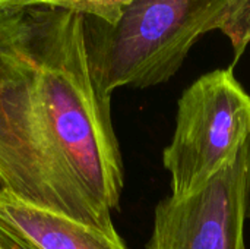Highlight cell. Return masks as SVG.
<instances>
[{
  "label": "cell",
  "instance_id": "5",
  "mask_svg": "<svg viewBox=\"0 0 250 249\" xmlns=\"http://www.w3.org/2000/svg\"><path fill=\"white\" fill-rule=\"evenodd\" d=\"M0 227L34 249H127L116 229L51 213L0 189Z\"/></svg>",
  "mask_w": 250,
  "mask_h": 249
},
{
  "label": "cell",
  "instance_id": "7",
  "mask_svg": "<svg viewBox=\"0 0 250 249\" xmlns=\"http://www.w3.org/2000/svg\"><path fill=\"white\" fill-rule=\"evenodd\" d=\"M220 31L233 47V68L250 44V0H229Z\"/></svg>",
  "mask_w": 250,
  "mask_h": 249
},
{
  "label": "cell",
  "instance_id": "10",
  "mask_svg": "<svg viewBox=\"0 0 250 249\" xmlns=\"http://www.w3.org/2000/svg\"><path fill=\"white\" fill-rule=\"evenodd\" d=\"M0 245L3 247V249H34L28 244H25L23 241L3 230L1 227H0Z\"/></svg>",
  "mask_w": 250,
  "mask_h": 249
},
{
  "label": "cell",
  "instance_id": "1",
  "mask_svg": "<svg viewBox=\"0 0 250 249\" xmlns=\"http://www.w3.org/2000/svg\"><path fill=\"white\" fill-rule=\"evenodd\" d=\"M32 59L0 85V185L34 207L114 229L125 186L111 98L91 73L85 16L28 7Z\"/></svg>",
  "mask_w": 250,
  "mask_h": 249
},
{
  "label": "cell",
  "instance_id": "6",
  "mask_svg": "<svg viewBox=\"0 0 250 249\" xmlns=\"http://www.w3.org/2000/svg\"><path fill=\"white\" fill-rule=\"evenodd\" d=\"M32 59L29 9L0 7V85L16 78Z\"/></svg>",
  "mask_w": 250,
  "mask_h": 249
},
{
  "label": "cell",
  "instance_id": "2",
  "mask_svg": "<svg viewBox=\"0 0 250 249\" xmlns=\"http://www.w3.org/2000/svg\"><path fill=\"white\" fill-rule=\"evenodd\" d=\"M229 0H133L114 23L85 16L89 68L108 98L170 81L195 43L220 31Z\"/></svg>",
  "mask_w": 250,
  "mask_h": 249
},
{
  "label": "cell",
  "instance_id": "4",
  "mask_svg": "<svg viewBox=\"0 0 250 249\" xmlns=\"http://www.w3.org/2000/svg\"><path fill=\"white\" fill-rule=\"evenodd\" d=\"M249 217L250 138L199 192L157 204L146 249H248Z\"/></svg>",
  "mask_w": 250,
  "mask_h": 249
},
{
  "label": "cell",
  "instance_id": "3",
  "mask_svg": "<svg viewBox=\"0 0 250 249\" xmlns=\"http://www.w3.org/2000/svg\"><path fill=\"white\" fill-rule=\"evenodd\" d=\"M250 138V94L234 68L211 70L189 85L177 101L176 128L163 151L174 200L199 192Z\"/></svg>",
  "mask_w": 250,
  "mask_h": 249
},
{
  "label": "cell",
  "instance_id": "11",
  "mask_svg": "<svg viewBox=\"0 0 250 249\" xmlns=\"http://www.w3.org/2000/svg\"><path fill=\"white\" fill-rule=\"evenodd\" d=\"M0 249H3V247H1V245H0Z\"/></svg>",
  "mask_w": 250,
  "mask_h": 249
},
{
  "label": "cell",
  "instance_id": "9",
  "mask_svg": "<svg viewBox=\"0 0 250 249\" xmlns=\"http://www.w3.org/2000/svg\"><path fill=\"white\" fill-rule=\"evenodd\" d=\"M62 0H0V7L6 9H28L38 6H56Z\"/></svg>",
  "mask_w": 250,
  "mask_h": 249
},
{
  "label": "cell",
  "instance_id": "8",
  "mask_svg": "<svg viewBox=\"0 0 250 249\" xmlns=\"http://www.w3.org/2000/svg\"><path fill=\"white\" fill-rule=\"evenodd\" d=\"M133 0H62L54 7L70 9L88 18H95L105 23H114L123 9Z\"/></svg>",
  "mask_w": 250,
  "mask_h": 249
}]
</instances>
